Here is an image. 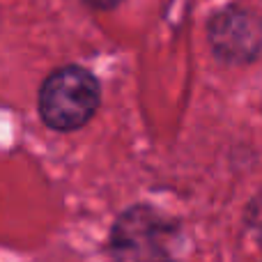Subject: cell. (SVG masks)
I'll use <instances>...</instances> for the list:
<instances>
[{"instance_id": "7a4b0ae2", "label": "cell", "mask_w": 262, "mask_h": 262, "mask_svg": "<svg viewBox=\"0 0 262 262\" xmlns=\"http://www.w3.org/2000/svg\"><path fill=\"white\" fill-rule=\"evenodd\" d=\"M101 104L99 78L81 64H64L44 78L37 92V113L49 129L69 134L83 129Z\"/></svg>"}, {"instance_id": "6da1fadb", "label": "cell", "mask_w": 262, "mask_h": 262, "mask_svg": "<svg viewBox=\"0 0 262 262\" xmlns=\"http://www.w3.org/2000/svg\"><path fill=\"white\" fill-rule=\"evenodd\" d=\"M182 223L147 203L129 205L115 216L108 232L113 262H180Z\"/></svg>"}, {"instance_id": "3957f363", "label": "cell", "mask_w": 262, "mask_h": 262, "mask_svg": "<svg viewBox=\"0 0 262 262\" xmlns=\"http://www.w3.org/2000/svg\"><path fill=\"white\" fill-rule=\"evenodd\" d=\"M209 46L226 64H251L262 53V12L228 7L207 26Z\"/></svg>"}, {"instance_id": "5b68a950", "label": "cell", "mask_w": 262, "mask_h": 262, "mask_svg": "<svg viewBox=\"0 0 262 262\" xmlns=\"http://www.w3.org/2000/svg\"><path fill=\"white\" fill-rule=\"evenodd\" d=\"M95 7H104V9H108V7H115V5L120 3V0H90Z\"/></svg>"}, {"instance_id": "277c9868", "label": "cell", "mask_w": 262, "mask_h": 262, "mask_svg": "<svg viewBox=\"0 0 262 262\" xmlns=\"http://www.w3.org/2000/svg\"><path fill=\"white\" fill-rule=\"evenodd\" d=\"M244 226H246V230L253 235V239L258 242L260 249H262V189L249 200V203H246V207H244Z\"/></svg>"}]
</instances>
